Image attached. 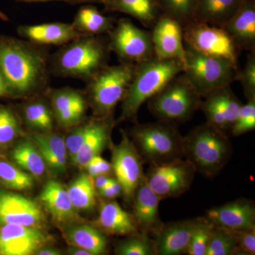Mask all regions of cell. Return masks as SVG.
Segmentation results:
<instances>
[{"label":"cell","instance_id":"cell-1","mask_svg":"<svg viewBox=\"0 0 255 255\" xmlns=\"http://www.w3.org/2000/svg\"><path fill=\"white\" fill-rule=\"evenodd\" d=\"M50 55L45 46L25 39L0 37V73L7 95L28 98L46 92L51 75Z\"/></svg>","mask_w":255,"mask_h":255},{"label":"cell","instance_id":"cell-2","mask_svg":"<svg viewBox=\"0 0 255 255\" xmlns=\"http://www.w3.org/2000/svg\"><path fill=\"white\" fill-rule=\"evenodd\" d=\"M110 53L107 38L82 35L50 55V75L89 82L108 65Z\"/></svg>","mask_w":255,"mask_h":255},{"label":"cell","instance_id":"cell-3","mask_svg":"<svg viewBox=\"0 0 255 255\" xmlns=\"http://www.w3.org/2000/svg\"><path fill=\"white\" fill-rule=\"evenodd\" d=\"M183 157L196 172L207 178L219 174L233 152L231 142L218 128L208 122L193 128L182 140Z\"/></svg>","mask_w":255,"mask_h":255},{"label":"cell","instance_id":"cell-4","mask_svg":"<svg viewBox=\"0 0 255 255\" xmlns=\"http://www.w3.org/2000/svg\"><path fill=\"white\" fill-rule=\"evenodd\" d=\"M183 72V63L176 59L152 58L135 64V71L122 101L120 121H136L140 107Z\"/></svg>","mask_w":255,"mask_h":255},{"label":"cell","instance_id":"cell-5","mask_svg":"<svg viewBox=\"0 0 255 255\" xmlns=\"http://www.w3.org/2000/svg\"><path fill=\"white\" fill-rule=\"evenodd\" d=\"M130 134L143 162L157 165L184 158L183 136L175 122L137 124Z\"/></svg>","mask_w":255,"mask_h":255},{"label":"cell","instance_id":"cell-6","mask_svg":"<svg viewBox=\"0 0 255 255\" xmlns=\"http://www.w3.org/2000/svg\"><path fill=\"white\" fill-rule=\"evenodd\" d=\"M135 64L107 65L87 82L85 94L97 118L112 117L131 82Z\"/></svg>","mask_w":255,"mask_h":255},{"label":"cell","instance_id":"cell-7","mask_svg":"<svg viewBox=\"0 0 255 255\" xmlns=\"http://www.w3.org/2000/svg\"><path fill=\"white\" fill-rule=\"evenodd\" d=\"M184 48L183 73L201 98L236 81L238 65L219 57L204 54L186 44Z\"/></svg>","mask_w":255,"mask_h":255},{"label":"cell","instance_id":"cell-8","mask_svg":"<svg viewBox=\"0 0 255 255\" xmlns=\"http://www.w3.org/2000/svg\"><path fill=\"white\" fill-rule=\"evenodd\" d=\"M201 100L182 72L147 100V108L158 120L185 122L200 109Z\"/></svg>","mask_w":255,"mask_h":255},{"label":"cell","instance_id":"cell-9","mask_svg":"<svg viewBox=\"0 0 255 255\" xmlns=\"http://www.w3.org/2000/svg\"><path fill=\"white\" fill-rule=\"evenodd\" d=\"M107 35L110 51L120 63L137 64L155 57L151 31L137 27L129 18L119 19Z\"/></svg>","mask_w":255,"mask_h":255},{"label":"cell","instance_id":"cell-10","mask_svg":"<svg viewBox=\"0 0 255 255\" xmlns=\"http://www.w3.org/2000/svg\"><path fill=\"white\" fill-rule=\"evenodd\" d=\"M183 38L184 44L193 49L238 65L241 50L223 27L193 21L183 28Z\"/></svg>","mask_w":255,"mask_h":255},{"label":"cell","instance_id":"cell-11","mask_svg":"<svg viewBox=\"0 0 255 255\" xmlns=\"http://www.w3.org/2000/svg\"><path fill=\"white\" fill-rule=\"evenodd\" d=\"M196 171L184 158L150 165L145 174L146 182L162 199L177 198L191 188Z\"/></svg>","mask_w":255,"mask_h":255},{"label":"cell","instance_id":"cell-12","mask_svg":"<svg viewBox=\"0 0 255 255\" xmlns=\"http://www.w3.org/2000/svg\"><path fill=\"white\" fill-rule=\"evenodd\" d=\"M112 165L115 178L122 185L127 201L132 200L135 189L145 177L142 159L127 132L122 130V140L112 148Z\"/></svg>","mask_w":255,"mask_h":255},{"label":"cell","instance_id":"cell-13","mask_svg":"<svg viewBox=\"0 0 255 255\" xmlns=\"http://www.w3.org/2000/svg\"><path fill=\"white\" fill-rule=\"evenodd\" d=\"M243 105L228 85L202 97L200 110L205 115L206 122L226 133L231 130Z\"/></svg>","mask_w":255,"mask_h":255},{"label":"cell","instance_id":"cell-14","mask_svg":"<svg viewBox=\"0 0 255 255\" xmlns=\"http://www.w3.org/2000/svg\"><path fill=\"white\" fill-rule=\"evenodd\" d=\"M50 242L41 228L16 224L0 225V255H31Z\"/></svg>","mask_w":255,"mask_h":255},{"label":"cell","instance_id":"cell-15","mask_svg":"<svg viewBox=\"0 0 255 255\" xmlns=\"http://www.w3.org/2000/svg\"><path fill=\"white\" fill-rule=\"evenodd\" d=\"M46 95L49 99L55 122L63 128H71L81 123L87 110L85 92L72 87L48 89Z\"/></svg>","mask_w":255,"mask_h":255},{"label":"cell","instance_id":"cell-16","mask_svg":"<svg viewBox=\"0 0 255 255\" xmlns=\"http://www.w3.org/2000/svg\"><path fill=\"white\" fill-rule=\"evenodd\" d=\"M40 206L29 198L0 191V225L41 228L46 221Z\"/></svg>","mask_w":255,"mask_h":255},{"label":"cell","instance_id":"cell-17","mask_svg":"<svg viewBox=\"0 0 255 255\" xmlns=\"http://www.w3.org/2000/svg\"><path fill=\"white\" fill-rule=\"evenodd\" d=\"M151 37L156 58L179 60L183 63L185 54L183 27L177 21L161 14L152 26Z\"/></svg>","mask_w":255,"mask_h":255},{"label":"cell","instance_id":"cell-18","mask_svg":"<svg viewBox=\"0 0 255 255\" xmlns=\"http://www.w3.org/2000/svg\"><path fill=\"white\" fill-rule=\"evenodd\" d=\"M133 219L137 231L145 234L157 236L164 223L159 216V204L161 199L149 187L145 177L137 186L134 193Z\"/></svg>","mask_w":255,"mask_h":255},{"label":"cell","instance_id":"cell-19","mask_svg":"<svg viewBox=\"0 0 255 255\" xmlns=\"http://www.w3.org/2000/svg\"><path fill=\"white\" fill-rule=\"evenodd\" d=\"M207 218L215 226L228 231H245L255 228V208L253 201L245 199L212 208Z\"/></svg>","mask_w":255,"mask_h":255},{"label":"cell","instance_id":"cell-20","mask_svg":"<svg viewBox=\"0 0 255 255\" xmlns=\"http://www.w3.org/2000/svg\"><path fill=\"white\" fill-rule=\"evenodd\" d=\"M17 32L23 39L45 46H61L82 36L71 23L63 22L21 25Z\"/></svg>","mask_w":255,"mask_h":255},{"label":"cell","instance_id":"cell-21","mask_svg":"<svg viewBox=\"0 0 255 255\" xmlns=\"http://www.w3.org/2000/svg\"><path fill=\"white\" fill-rule=\"evenodd\" d=\"M198 221L199 218L163 224L156 236L157 255H186Z\"/></svg>","mask_w":255,"mask_h":255},{"label":"cell","instance_id":"cell-22","mask_svg":"<svg viewBox=\"0 0 255 255\" xmlns=\"http://www.w3.org/2000/svg\"><path fill=\"white\" fill-rule=\"evenodd\" d=\"M223 28L240 50L255 51V0H244Z\"/></svg>","mask_w":255,"mask_h":255},{"label":"cell","instance_id":"cell-23","mask_svg":"<svg viewBox=\"0 0 255 255\" xmlns=\"http://www.w3.org/2000/svg\"><path fill=\"white\" fill-rule=\"evenodd\" d=\"M31 140L51 172L55 174L65 172L68 154L65 139L50 131L36 132L32 135Z\"/></svg>","mask_w":255,"mask_h":255},{"label":"cell","instance_id":"cell-24","mask_svg":"<svg viewBox=\"0 0 255 255\" xmlns=\"http://www.w3.org/2000/svg\"><path fill=\"white\" fill-rule=\"evenodd\" d=\"M40 200L52 217L60 223L76 219L74 207L68 190L60 183L50 180L45 184Z\"/></svg>","mask_w":255,"mask_h":255},{"label":"cell","instance_id":"cell-25","mask_svg":"<svg viewBox=\"0 0 255 255\" xmlns=\"http://www.w3.org/2000/svg\"><path fill=\"white\" fill-rule=\"evenodd\" d=\"M114 120L109 118H96L90 135L82 145L77 155L72 159L75 165L85 167L95 156L100 155L110 140Z\"/></svg>","mask_w":255,"mask_h":255},{"label":"cell","instance_id":"cell-26","mask_svg":"<svg viewBox=\"0 0 255 255\" xmlns=\"http://www.w3.org/2000/svg\"><path fill=\"white\" fill-rule=\"evenodd\" d=\"M97 224L105 232L113 236H130L139 232L133 216L116 201L101 206Z\"/></svg>","mask_w":255,"mask_h":255},{"label":"cell","instance_id":"cell-27","mask_svg":"<svg viewBox=\"0 0 255 255\" xmlns=\"http://www.w3.org/2000/svg\"><path fill=\"white\" fill-rule=\"evenodd\" d=\"M41 93L31 96V100L23 104L21 114L25 125L36 132L53 131L55 122L54 113L52 110L48 96Z\"/></svg>","mask_w":255,"mask_h":255},{"label":"cell","instance_id":"cell-28","mask_svg":"<svg viewBox=\"0 0 255 255\" xmlns=\"http://www.w3.org/2000/svg\"><path fill=\"white\" fill-rule=\"evenodd\" d=\"M244 0H198L194 21L223 27Z\"/></svg>","mask_w":255,"mask_h":255},{"label":"cell","instance_id":"cell-29","mask_svg":"<svg viewBox=\"0 0 255 255\" xmlns=\"http://www.w3.org/2000/svg\"><path fill=\"white\" fill-rule=\"evenodd\" d=\"M105 9L129 15L146 27H152L162 14L158 0H112Z\"/></svg>","mask_w":255,"mask_h":255},{"label":"cell","instance_id":"cell-30","mask_svg":"<svg viewBox=\"0 0 255 255\" xmlns=\"http://www.w3.org/2000/svg\"><path fill=\"white\" fill-rule=\"evenodd\" d=\"M114 23L113 17L105 16L95 6L86 5L79 9L71 24L82 35L103 36L114 28Z\"/></svg>","mask_w":255,"mask_h":255},{"label":"cell","instance_id":"cell-31","mask_svg":"<svg viewBox=\"0 0 255 255\" xmlns=\"http://www.w3.org/2000/svg\"><path fill=\"white\" fill-rule=\"evenodd\" d=\"M66 239L70 246L86 250L92 255L107 253V240L100 230L89 225L74 226L66 233Z\"/></svg>","mask_w":255,"mask_h":255},{"label":"cell","instance_id":"cell-32","mask_svg":"<svg viewBox=\"0 0 255 255\" xmlns=\"http://www.w3.org/2000/svg\"><path fill=\"white\" fill-rule=\"evenodd\" d=\"M15 163L33 177H42L46 171V163L41 154L31 140L18 142L11 152Z\"/></svg>","mask_w":255,"mask_h":255},{"label":"cell","instance_id":"cell-33","mask_svg":"<svg viewBox=\"0 0 255 255\" xmlns=\"http://www.w3.org/2000/svg\"><path fill=\"white\" fill-rule=\"evenodd\" d=\"M67 190L75 209L89 211L95 207L97 191L93 178L88 174L78 176Z\"/></svg>","mask_w":255,"mask_h":255},{"label":"cell","instance_id":"cell-34","mask_svg":"<svg viewBox=\"0 0 255 255\" xmlns=\"http://www.w3.org/2000/svg\"><path fill=\"white\" fill-rule=\"evenodd\" d=\"M198 0H158L162 14L177 21L183 28L194 21Z\"/></svg>","mask_w":255,"mask_h":255},{"label":"cell","instance_id":"cell-35","mask_svg":"<svg viewBox=\"0 0 255 255\" xmlns=\"http://www.w3.org/2000/svg\"><path fill=\"white\" fill-rule=\"evenodd\" d=\"M119 255H157L155 241L149 235L140 232L130 235L116 246Z\"/></svg>","mask_w":255,"mask_h":255},{"label":"cell","instance_id":"cell-36","mask_svg":"<svg viewBox=\"0 0 255 255\" xmlns=\"http://www.w3.org/2000/svg\"><path fill=\"white\" fill-rule=\"evenodd\" d=\"M0 181L12 190H28L34 185L31 174L5 161H0Z\"/></svg>","mask_w":255,"mask_h":255},{"label":"cell","instance_id":"cell-37","mask_svg":"<svg viewBox=\"0 0 255 255\" xmlns=\"http://www.w3.org/2000/svg\"><path fill=\"white\" fill-rule=\"evenodd\" d=\"M237 241L231 231L215 226L206 255H233Z\"/></svg>","mask_w":255,"mask_h":255},{"label":"cell","instance_id":"cell-38","mask_svg":"<svg viewBox=\"0 0 255 255\" xmlns=\"http://www.w3.org/2000/svg\"><path fill=\"white\" fill-rule=\"evenodd\" d=\"M214 224L208 218H199L186 255H206Z\"/></svg>","mask_w":255,"mask_h":255},{"label":"cell","instance_id":"cell-39","mask_svg":"<svg viewBox=\"0 0 255 255\" xmlns=\"http://www.w3.org/2000/svg\"><path fill=\"white\" fill-rule=\"evenodd\" d=\"M19 121L14 111L7 107H0V146L6 145L21 134Z\"/></svg>","mask_w":255,"mask_h":255},{"label":"cell","instance_id":"cell-40","mask_svg":"<svg viewBox=\"0 0 255 255\" xmlns=\"http://www.w3.org/2000/svg\"><path fill=\"white\" fill-rule=\"evenodd\" d=\"M255 128V99L248 100L242 106L241 110L231 131L233 136H240Z\"/></svg>","mask_w":255,"mask_h":255},{"label":"cell","instance_id":"cell-41","mask_svg":"<svg viewBox=\"0 0 255 255\" xmlns=\"http://www.w3.org/2000/svg\"><path fill=\"white\" fill-rule=\"evenodd\" d=\"M94 122H95V119L88 121L86 123L82 124L80 123L75 126L74 127L75 128L73 131L70 132L68 136L65 139L68 154L71 160L77 155L87 137L90 135L93 127Z\"/></svg>","mask_w":255,"mask_h":255},{"label":"cell","instance_id":"cell-42","mask_svg":"<svg viewBox=\"0 0 255 255\" xmlns=\"http://www.w3.org/2000/svg\"><path fill=\"white\" fill-rule=\"evenodd\" d=\"M236 81L241 82L247 100L255 99V51L248 53L244 68L238 70Z\"/></svg>","mask_w":255,"mask_h":255},{"label":"cell","instance_id":"cell-43","mask_svg":"<svg viewBox=\"0 0 255 255\" xmlns=\"http://www.w3.org/2000/svg\"><path fill=\"white\" fill-rule=\"evenodd\" d=\"M237 241L235 255L255 254V228L245 231H230Z\"/></svg>","mask_w":255,"mask_h":255},{"label":"cell","instance_id":"cell-44","mask_svg":"<svg viewBox=\"0 0 255 255\" xmlns=\"http://www.w3.org/2000/svg\"><path fill=\"white\" fill-rule=\"evenodd\" d=\"M85 168L87 169L89 175L93 179L97 176L102 175V174H109L112 171H113L112 164L106 159L102 158L100 155L93 157L87 164Z\"/></svg>","mask_w":255,"mask_h":255},{"label":"cell","instance_id":"cell-45","mask_svg":"<svg viewBox=\"0 0 255 255\" xmlns=\"http://www.w3.org/2000/svg\"><path fill=\"white\" fill-rule=\"evenodd\" d=\"M97 192L101 197L107 199V200H111V199H115L117 196L123 194V190H122L120 183L117 181V179H115L109 185Z\"/></svg>","mask_w":255,"mask_h":255},{"label":"cell","instance_id":"cell-46","mask_svg":"<svg viewBox=\"0 0 255 255\" xmlns=\"http://www.w3.org/2000/svg\"><path fill=\"white\" fill-rule=\"evenodd\" d=\"M94 179H95L94 184H95L96 191L97 192L109 185L116 178L111 177L109 174H102V175L97 176Z\"/></svg>","mask_w":255,"mask_h":255},{"label":"cell","instance_id":"cell-47","mask_svg":"<svg viewBox=\"0 0 255 255\" xmlns=\"http://www.w3.org/2000/svg\"><path fill=\"white\" fill-rule=\"evenodd\" d=\"M112 1V0H65V1L71 4H83V3H100V4H103L105 6H107Z\"/></svg>","mask_w":255,"mask_h":255},{"label":"cell","instance_id":"cell-48","mask_svg":"<svg viewBox=\"0 0 255 255\" xmlns=\"http://www.w3.org/2000/svg\"><path fill=\"white\" fill-rule=\"evenodd\" d=\"M36 255H60L61 253L58 250L55 248H47L46 246L43 247L41 249L37 252Z\"/></svg>","mask_w":255,"mask_h":255},{"label":"cell","instance_id":"cell-49","mask_svg":"<svg viewBox=\"0 0 255 255\" xmlns=\"http://www.w3.org/2000/svg\"><path fill=\"white\" fill-rule=\"evenodd\" d=\"M68 253L69 254L72 255H92L91 253H89L86 250L73 246L69 248Z\"/></svg>","mask_w":255,"mask_h":255},{"label":"cell","instance_id":"cell-50","mask_svg":"<svg viewBox=\"0 0 255 255\" xmlns=\"http://www.w3.org/2000/svg\"><path fill=\"white\" fill-rule=\"evenodd\" d=\"M6 95H7L6 85H5L4 79L0 73V97Z\"/></svg>","mask_w":255,"mask_h":255},{"label":"cell","instance_id":"cell-51","mask_svg":"<svg viewBox=\"0 0 255 255\" xmlns=\"http://www.w3.org/2000/svg\"><path fill=\"white\" fill-rule=\"evenodd\" d=\"M20 2H46V1H63L65 0H16Z\"/></svg>","mask_w":255,"mask_h":255}]
</instances>
